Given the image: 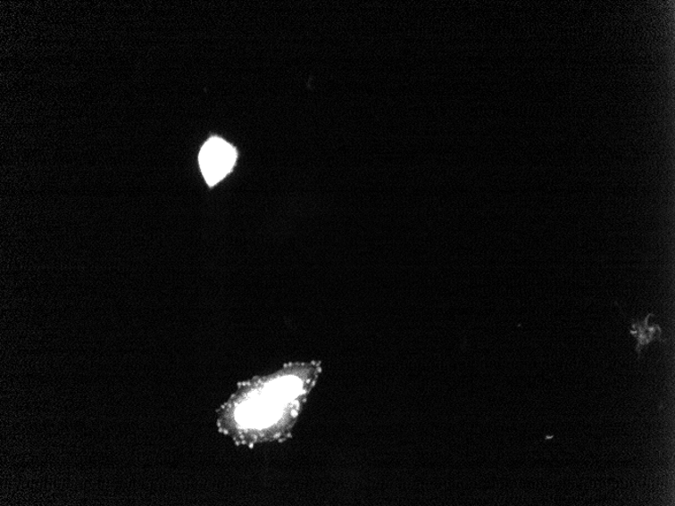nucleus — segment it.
<instances>
[{"mask_svg":"<svg viewBox=\"0 0 675 506\" xmlns=\"http://www.w3.org/2000/svg\"><path fill=\"white\" fill-rule=\"evenodd\" d=\"M237 151L219 137H212L199 153V165L206 183L216 186L232 171L236 163Z\"/></svg>","mask_w":675,"mask_h":506,"instance_id":"obj_1","label":"nucleus"},{"mask_svg":"<svg viewBox=\"0 0 675 506\" xmlns=\"http://www.w3.org/2000/svg\"><path fill=\"white\" fill-rule=\"evenodd\" d=\"M654 317V313H649L648 316L642 321L639 319H634L630 334L635 337L637 341L636 352L638 357L641 356L642 348L647 347L648 344L654 341H659L665 344L666 340L663 339L662 328L659 325L649 326V319Z\"/></svg>","mask_w":675,"mask_h":506,"instance_id":"obj_2","label":"nucleus"}]
</instances>
